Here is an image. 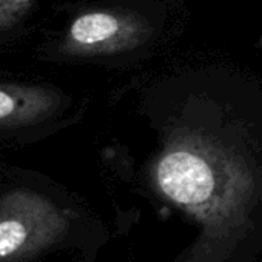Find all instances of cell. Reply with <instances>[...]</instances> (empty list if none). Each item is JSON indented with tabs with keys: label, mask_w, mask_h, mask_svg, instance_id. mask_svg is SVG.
I'll return each instance as SVG.
<instances>
[{
	"label": "cell",
	"mask_w": 262,
	"mask_h": 262,
	"mask_svg": "<svg viewBox=\"0 0 262 262\" xmlns=\"http://www.w3.org/2000/svg\"><path fill=\"white\" fill-rule=\"evenodd\" d=\"M151 184L198 227L168 262H256L262 256V176L242 158L201 139L171 144Z\"/></svg>",
	"instance_id": "6da1fadb"
},
{
	"label": "cell",
	"mask_w": 262,
	"mask_h": 262,
	"mask_svg": "<svg viewBox=\"0 0 262 262\" xmlns=\"http://www.w3.org/2000/svg\"><path fill=\"white\" fill-rule=\"evenodd\" d=\"M150 34L148 25L138 16L90 13L71 27V39L80 45L105 51H125L141 45Z\"/></svg>",
	"instance_id": "7a4b0ae2"
},
{
	"label": "cell",
	"mask_w": 262,
	"mask_h": 262,
	"mask_svg": "<svg viewBox=\"0 0 262 262\" xmlns=\"http://www.w3.org/2000/svg\"><path fill=\"white\" fill-rule=\"evenodd\" d=\"M28 239V231L19 221L0 222V257L14 254Z\"/></svg>",
	"instance_id": "3957f363"
},
{
	"label": "cell",
	"mask_w": 262,
	"mask_h": 262,
	"mask_svg": "<svg viewBox=\"0 0 262 262\" xmlns=\"http://www.w3.org/2000/svg\"><path fill=\"white\" fill-rule=\"evenodd\" d=\"M13 108H14L13 99L8 94H5L4 91H0V117L8 116L13 111Z\"/></svg>",
	"instance_id": "277c9868"
}]
</instances>
